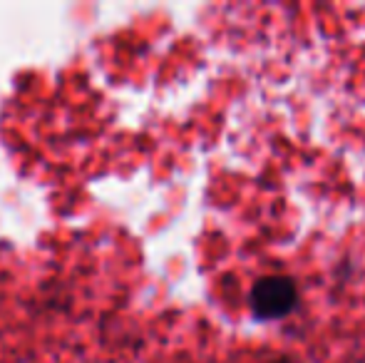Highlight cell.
I'll use <instances>...</instances> for the list:
<instances>
[{
    "label": "cell",
    "mask_w": 365,
    "mask_h": 363,
    "mask_svg": "<svg viewBox=\"0 0 365 363\" xmlns=\"http://www.w3.org/2000/svg\"><path fill=\"white\" fill-rule=\"evenodd\" d=\"M271 363H296V361H291V359H279V361H271Z\"/></svg>",
    "instance_id": "cell-2"
},
{
    "label": "cell",
    "mask_w": 365,
    "mask_h": 363,
    "mask_svg": "<svg viewBox=\"0 0 365 363\" xmlns=\"http://www.w3.org/2000/svg\"><path fill=\"white\" fill-rule=\"evenodd\" d=\"M298 289L289 276H264L251 289V309L259 319H281L296 306Z\"/></svg>",
    "instance_id": "cell-1"
}]
</instances>
